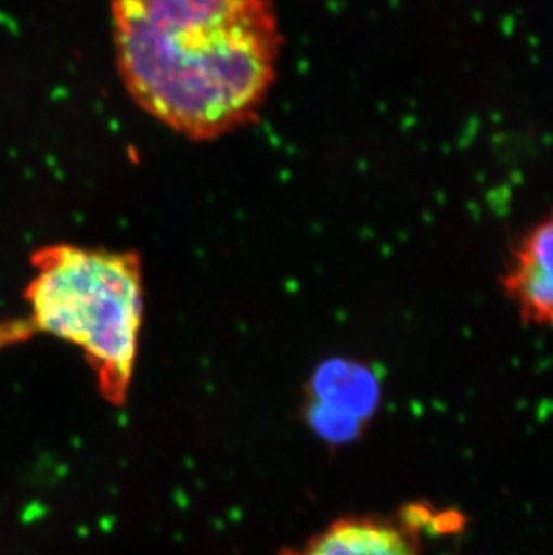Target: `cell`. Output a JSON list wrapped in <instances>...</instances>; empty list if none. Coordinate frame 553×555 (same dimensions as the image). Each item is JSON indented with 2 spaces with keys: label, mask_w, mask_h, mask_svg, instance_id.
<instances>
[{
  "label": "cell",
  "mask_w": 553,
  "mask_h": 555,
  "mask_svg": "<svg viewBox=\"0 0 553 555\" xmlns=\"http://www.w3.org/2000/svg\"><path fill=\"white\" fill-rule=\"evenodd\" d=\"M115 60L131 100L191 141L256 119L282 37L270 0H112Z\"/></svg>",
  "instance_id": "1"
},
{
  "label": "cell",
  "mask_w": 553,
  "mask_h": 555,
  "mask_svg": "<svg viewBox=\"0 0 553 555\" xmlns=\"http://www.w3.org/2000/svg\"><path fill=\"white\" fill-rule=\"evenodd\" d=\"M26 299L38 330L83 352L101 398L125 406L136 374L144 281L136 251L51 245L33 256Z\"/></svg>",
  "instance_id": "2"
},
{
  "label": "cell",
  "mask_w": 553,
  "mask_h": 555,
  "mask_svg": "<svg viewBox=\"0 0 553 555\" xmlns=\"http://www.w3.org/2000/svg\"><path fill=\"white\" fill-rule=\"evenodd\" d=\"M523 322L553 330V215L523 234L501 278Z\"/></svg>",
  "instance_id": "3"
},
{
  "label": "cell",
  "mask_w": 553,
  "mask_h": 555,
  "mask_svg": "<svg viewBox=\"0 0 553 555\" xmlns=\"http://www.w3.org/2000/svg\"><path fill=\"white\" fill-rule=\"evenodd\" d=\"M279 555H421V551L412 534L388 518L344 516L304 545Z\"/></svg>",
  "instance_id": "4"
}]
</instances>
